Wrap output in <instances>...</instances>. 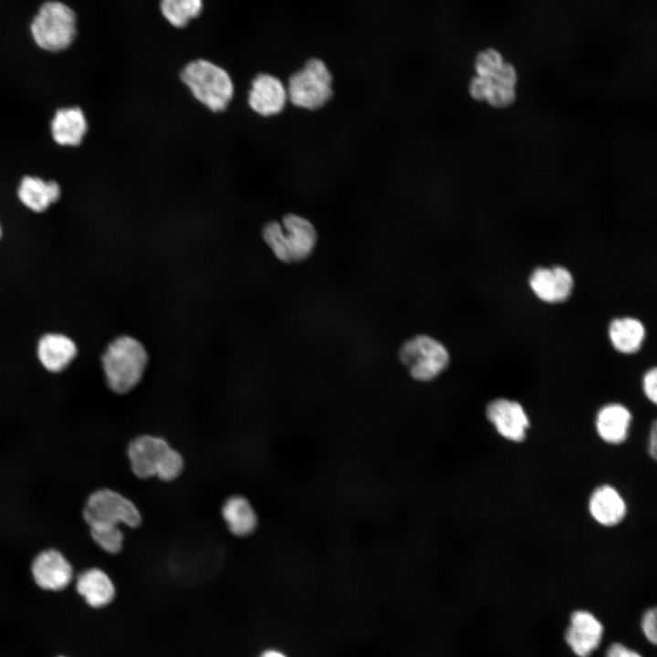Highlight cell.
Returning a JSON list of instances; mask_svg holds the SVG:
<instances>
[{"instance_id": "obj_1", "label": "cell", "mask_w": 657, "mask_h": 657, "mask_svg": "<svg viewBox=\"0 0 657 657\" xmlns=\"http://www.w3.org/2000/svg\"><path fill=\"white\" fill-rule=\"evenodd\" d=\"M148 362V351L140 340L128 335L115 338L101 357L107 386L114 393H129L141 382Z\"/></svg>"}, {"instance_id": "obj_2", "label": "cell", "mask_w": 657, "mask_h": 657, "mask_svg": "<svg viewBox=\"0 0 657 657\" xmlns=\"http://www.w3.org/2000/svg\"><path fill=\"white\" fill-rule=\"evenodd\" d=\"M181 79L194 99L214 112L224 111L234 97L228 72L206 59L188 63L181 72Z\"/></svg>"}, {"instance_id": "obj_3", "label": "cell", "mask_w": 657, "mask_h": 657, "mask_svg": "<svg viewBox=\"0 0 657 657\" xmlns=\"http://www.w3.org/2000/svg\"><path fill=\"white\" fill-rule=\"evenodd\" d=\"M30 31L35 43L40 48L50 52L64 50L76 37V15L69 6L61 2H46L34 16Z\"/></svg>"}, {"instance_id": "obj_4", "label": "cell", "mask_w": 657, "mask_h": 657, "mask_svg": "<svg viewBox=\"0 0 657 657\" xmlns=\"http://www.w3.org/2000/svg\"><path fill=\"white\" fill-rule=\"evenodd\" d=\"M332 80L331 72L325 62L312 57L301 69L290 76L287 88V99L298 108L318 110L333 96Z\"/></svg>"}, {"instance_id": "obj_5", "label": "cell", "mask_w": 657, "mask_h": 657, "mask_svg": "<svg viewBox=\"0 0 657 657\" xmlns=\"http://www.w3.org/2000/svg\"><path fill=\"white\" fill-rule=\"evenodd\" d=\"M399 359L411 377L419 381L434 380L450 362L445 346L428 335H416L406 340L399 350Z\"/></svg>"}, {"instance_id": "obj_6", "label": "cell", "mask_w": 657, "mask_h": 657, "mask_svg": "<svg viewBox=\"0 0 657 657\" xmlns=\"http://www.w3.org/2000/svg\"><path fill=\"white\" fill-rule=\"evenodd\" d=\"M82 515L89 527L124 524L134 528L141 523V515L136 505L119 492L108 488L89 495Z\"/></svg>"}, {"instance_id": "obj_7", "label": "cell", "mask_w": 657, "mask_h": 657, "mask_svg": "<svg viewBox=\"0 0 657 657\" xmlns=\"http://www.w3.org/2000/svg\"><path fill=\"white\" fill-rule=\"evenodd\" d=\"M171 449V445L162 437L151 434L135 437L127 449L131 471L141 479L156 477Z\"/></svg>"}, {"instance_id": "obj_8", "label": "cell", "mask_w": 657, "mask_h": 657, "mask_svg": "<svg viewBox=\"0 0 657 657\" xmlns=\"http://www.w3.org/2000/svg\"><path fill=\"white\" fill-rule=\"evenodd\" d=\"M486 417L505 439L521 443L527 437L530 422L522 405L504 398L492 401L486 407Z\"/></svg>"}, {"instance_id": "obj_9", "label": "cell", "mask_w": 657, "mask_h": 657, "mask_svg": "<svg viewBox=\"0 0 657 657\" xmlns=\"http://www.w3.org/2000/svg\"><path fill=\"white\" fill-rule=\"evenodd\" d=\"M31 573L38 587L58 591L70 583L73 568L62 553L49 548L36 556L31 565Z\"/></svg>"}, {"instance_id": "obj_10", "label": "cell", "mask_w": 657, "mask_h": 657, "mask_svg": "<svg viewBox=\"0 0 657 657\" xmlns=\"http://www.w3.org/2000/svg\"><path fill=\"white\" fill-rule=\"evenodd\" d=\"M287 99V88L276 77L261 73L253 79L248 105L258 115L270 117L280 113Z\"/></svg>"}, {"instance_id": "obj_11", "label": "cell", "mask_w": 657, "mask_h": 657, "mask_svg": "<svg viewBox=\"0 0 657 657\" xmlns=\"http://www.w3.org/2000/svg\"><path fill=\"white\" fill-rule=\"evenodd\" d=\"M602 634L603 626L592 613L576 610L571 614L565 639L577 656L589 657L599 647Z\"/></svg>"}, {"instance_id": "obj_12", "label": "cell", "mask_w": 657, "mask_h": 657, "mask_svg": "<svg viewBox=\"0 0 657 657\" xmlns=\"http://www.w3.org/2000/svg\"><path fill=\"white\" fill-rule=\"evenodd\" d=\"M534 294L542 301L559 303L568 298L573 287L571 273L565 267H537L529 278Z\"/></svg>"}, {"instance_id": "obj_13", "label": "cell", "mask_w": 657, "mask_h": 657, "mask_svg": "<svg viewBox=\"0 0 657 657\" xmlns=\"http://www.w3.org/2000/svg\"><path fill=\"white\" fill-rule=\"evenodd\" d=\"M281 224L291 263L301 262L310 256L318 240L312 223L298 214H287L283 217Z\"/></svg>"}, {"instance_id": "obj_14", "label": "cell", "mask_w": 657, "mask_h": 657, "mask_svg": "<svg viewBox=\"0 0 657 657\" xmlns=\"http://www.w3.org/2000/svg\"><path fill=\"white\" fill-rule=\"evenodd\" d=\"M591 517L603 527L620 524L627 514V505L620 493L612 485L604 484L591 493L589 503Z\"/></svg>"}, {"instance_id": "obj_15", "label": "cell", "mask_w": 657, "mask_h": 657, "mask_svg": "<svg viewBox=\"0 0 657 657\" xmlns=\"http://www.w3.org/2000/svg\"><path fill=\"white\" fill-rule=\"evenodd\" d=\"M78 352L75 342L66 335L47 333L37 343V358L42 366L50 372L64 370Z\"/></svg>"}, {"instance_id": "obj_16", "label": "cell", "mask_w": 657, "mask_h": 657, "mask_svg": "<svg viewBox=\"0 0 657 657\" xmlns=\"http://www.w3.org/2000/svg\"><path fill=\"white\" fill-rule=\"evenodd\" d=\"M631 414L620 403H609L597 413L595 426L600 438L609 444H620L628 437Z\"/></svg>"}, {"instance_id": "obj_17", "label": "cell", "mask_w": 657, "mask_h": 657, "mask_svg": "<svg viewBox=\"0 0 657 657\" xmlns=\"http://www.w3.org/2000/svg\"><path fill=\"white\" fill-rule=\"evenodd\" d=\"M76 588L78 594L93 608L109 605L116 594L111 579L97 568L83 571L77 579Z\"/></svg>"}, {"instance_id": "obj_18", "label": "cell", "mask_w": 657, "mask_h": 657, "mask_svg": "<svg viewBox=\"0 0 657 657\" xmlns=\"http://www.w3.org/2000/svg\"><path fill=\"white\" fill-rule=\"evenodd\" d=\"M88 129L81 109L72 107L58 110L51 122L54 140L60 145H78Z\"/></svg>"}, {"instance_id": "obj_19", "label": "cell", "mask_w": 657, "mask_h": 657, "mask_svg": "<svg viewBox=\"0 0 657 657\" xmlns=\"http://www.w3.org/2000/svg\"><path fill=\"white\" fill-rule=\"evenodd\" d=\"M222 516L229 531L236 537L251 535L257 526L256 511L243 495L228 497L222 506Z\"/></svg>"}, {"instance_id": "obj_20", "label": "cell", "mask_w": 657, "mask_h": 657, "mask_svg": "<svg viewBox=\"0 0 657 657\" xmlns=\"http://www.w3.org/2000/svg\"><path fill=\"white\" fill-rule=\"evenodd\" d=\"M18 197L27 208L43 212L60 195L59 185L53 181L46 182L38 177L26 176L18 188Z\"/></svg>"}, {"instance_id": "obj_21", "label": "cell", "mask_w": 657, "mask_h": 657, "mask_svg": "<svg viewBox=\"0 0 657 657\" xmlns=\"http://www.w3.org/2000/svg\"><path fill=\"white\" fill-rule=\"evenodd\" d=\"M609 337L615 349L631 354L638 351L641 347L645 328L636 318L629 317L615 318L610 324Z\"/></svg>"}, {"instance_id": "obj_22", "label": "cell", "mask_w": 657, "mask_h": 657, "mask_svg": "<svg viewBox=\"0 0 657 657\" xmlns=\"http://www.w3.org/2000/svg\"><path fill=\"white\" fill-rule=\"evenodd\" d=\"M202 8V0H161L163 16L176 27L185 26L201 13Z\"/></svg>"}, {"instance_id": "obj_23", "label": "cell", "mask_w": 657, "mask_h": 657, "mask_svg": "<svg viewBox=\"0 0 657 657\" xmlns=\"http://www.w3.org/2000/svg\"><path fill=\"white\" fill-rule=\"evenodd\" d=\"M90 536L109 554H117L122 549L124 536L119 526L90 527Z\"/></svg>"}, {"instance_id": "obj_24", "label": "cell", "mask_w": 657, "mask_h": 657, "mask_svg": "<svg viewBox=\"0 0 657 657\" xmlns=\"http://www.w3.org/2000/svg\"><path fill=\"white\" fill-rule=\"evenodd\" d=\"M262 237L275 256L283 263H291L284 241V233L281 223L269 221L262 230Z\"/></svg>"}, {"instance_id": "obj_25", "label": "cell", "mask_w": 657, "mask_h": 657, "mask_svg": "<svg viewBox=\"0 0 657 657\" xmlns=\"http://www.w3.org/2000/svg\"><path fill=\"white\" fill-rule=\"evenodd\" d=\"M501 53L493 47L481 50L474 58V69L477 76L493 77L504 64Z\"/></svg>"}, {"instance_id": "obj_26", "label": "cell", "mask_w": 657, "mask_h": 657, "mask_svg": "<svg viewBox=\"0 0 657 657\" xmlns=\"http://www.w3.org/2000/svg\"><path fill=\"white\" fill-rule=\"evenodd\" d=\"M183 465L182 454L172 448L160 467L156 477L164 482L173 481L182 472Z\"/></svg>"}, {"instance_id": "obj_27", "label": "cell", "mask_w": 657, "mask_h": 657, "mask_svg": "<svg viewBox=\"0 0 657 657\" xmlns=\"http://www.w3.org/2000/svg\"><path fill=\"white\" fill-rule=\"evenodd\" d=\"M656 615V609L652 608L643 614L641 620L642 631L647 640L652 644H656L657 641Z\"/></svg>"}, {"instance_id": "obj_28", "label": "cell", "mask_w": 657, "mask_h": 657, "mask_svg": "<svg viewBox=\"0 0 657 657\" xmlns=\"http://www.w3.org/2000/svg\"><path fill=\"white\" fill-rule=\"evenodd\" d=\"M643 391L646 397L652 402H657V370L655 367L648 370L643 376Z\"/></svg>"}, {"instance_id": "obj_29", "label": "cell", "mask_w": 657, "mask_h": 657, "mask_svg": "<svg viewBox=\"0 0 657 657\" xmlns=\"http://www.w3.org/2000/svg\"><path fill=\"white\" fill-rule=\"evenodd\" d=\"M606 657H642L637 652L632 651L621 643L611 644L607 652Z\"/></svg>"}, {"instance_id": "obj_30", "label": "cell", "mask_w": 657, "mask_h": 657, "mask_svg": "<svg viewBox=\"0 0 657 657\" xmlns=\"http://www.w3.org/2000/svg\"><path fill=\"white\" fill-rule=\"evenodd\" d=\"M648 453L655 460L657 455V424L654 422L651 427L648 441Z\"/></svg>"}, {"instance_id": "obj_31", "label": "cell", "mask_w": 657, "mask_h": 657, "mask_svg": "<svg viewBox=\"0 0 657 657\" xmlns=\"http://www.w3.org/2000/svg\"><path fill=\"white\" fill-rule=\"evenodd\" d=\"M258 657H288L285 652L277 649H266Z\"/></svg>"}, {"instance_id": "obj_32", "label": "cell", "mask_w": 657, "mask_h": 657, "mask_svg": "<svg viewBox=\"0 0 657 657\" xmlns=\"http://www.w3.org/2000/svg\"><path fill=\"white\" fill-rule=\"evenodd\" d=\"M1 234H2V231H1V226H0V237H1Z\"/></svg>"}]
</instances>
